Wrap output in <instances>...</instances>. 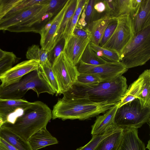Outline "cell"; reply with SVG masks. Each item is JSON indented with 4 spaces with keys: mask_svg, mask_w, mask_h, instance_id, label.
<instances>
[{
    "mask_svg": "<svg viewBox=\"0 0 150 150\" xmlns=\"http://www.w3.org/2000/svg\"><path fill=\"white\" fill-rule=\"evenodd\" d=\"M123 129L119 128L103 139L94 150H118L121 142Z\"/></svg>",
    "mask_w": 150,
    "mask_h": 150,
    "instance_id": "22",
    "label": "cell"
},
{
    "mask_svg": "<svg viewBox=\"0 0 150 150\" xmlns=\"http://www.w3.org/2000/svg\"><path fill=\"white\" fill-rule=\"evenodd\" d=\"M106 7V13L112 17H116L117 5L115 0H103Z\"/></svg>",
    "mask_w": 150,
    "mask_h": 150,
    "instance_id": "39",
    "label": "cell"
},
{
    "mask_svg": "<svg viewBox=\"0 0 150 150\" xmlns=\"http://www.w3.org/2000/svg\"><path fill=\"white\" fill-rule=\"evenodd\" d=\"M32 150H38L47 146L57 144L58 141L47 130L46 126L33 134L28 140Z\"/></svg>",
    "mask_w": 150,
    "mask_h": 150,
    "instance_id": "18",
    "label": "cell"
},
{
    "mask_svg": "<svg viewBox=\"0 0 150 150\" xmlns=\"http://www.w3.org/2000/svg\"><path fill=\"white\" fill-rule=\"evenodd\" d=\"M70 0H68L60 11L47 23L40 31V45L41 48L48 52L54 47V40Z\"/></svg>",
    "mask_w": 150,
    "mask_h": 150,
    "instance_id": "11",
    "label": "cell"
},
{
    "mask_svg": "<svg viewBox=\"0 0 150 150\" xmlns=\"http://www.w3.org/2000/svg\"><path fill=\"white\" fill-rule=\"evenodd\" d=\"M18 59L13 52L6 51L5 56L0 60V76L12 67Z\"/></svg>",
    "mask_w": 150,
    "mask_h": 150,
    "instance_id": "31",
    "label": "cell"
},
{
    "mask_svg": "<svg viewBox=\"0 0 150 150\" xmlns=\"http://www.w3.org/2000/svg\"><path fill=\"white\" fill-rule=\"evenodd\" d=\"M6 53V51H4L0 48V60L5 56Z\"/></svg>",
    "mask_w": 150,
    "mask_h": 150,
    "instance_id": "44",
    "label": "cell"
},
{
    "mask_svg": "<svg viewBox=\"0 0 150 150\" xmlns=\"http://www.w3.org/2000/svg\"><path fill=\"white\" fill-rule=\"evenodd\" d=\"M52 118V111L43 102L37 101L23 110V114L14 122H6L2 126L9 129L27 141L35 132L46 126Z\"/></svg>",
    "mask_w": 150,
    "mask_h": 150,
    "instance_id": "3",
    "label": "cell"
},
{
    "mask_svg": "<svg viewBox=\"0 0 150 150\" xmlns=\"http://www.w3.org/2000/svg\"><path fill=\"white\" fill-rule=\"evenodd\" d=\"M117 103L104 114L97 117L92 126L91 134L92 135L108 133L119 128L115 125L114 122L115 115L118 108Z\"/></svg>",
    "mask_w": 150,
    "mask_h": 150,
    "instance_id": "15",
    "label": "cell"
},
{
    "mask_svg": "<svg viewBox=\"0 0 150 150\" xmlns=\"http://www.w3.org/2000/svg\"><path fill=\"white\" fill-rule=\"evenodd\" d=\"M78 69L79 73L92 74L99 77L103 81L110 80L122 75L127 69L121 62L106 63L93 65L80 61Z\"/></svg>",
    "mask_w": 150,
    "mask_h": 150,
    "instance_id": "10",
    "label": "cell"
},
{
    "mask_svg": "<svg viewBox=\"0 0 150 150\" xmlns=\"http://www.w3.org/2000/svg\"><path fill=\"white\" fill-rule=\"evenodd\" d=\"M79 18L74 14L69 21L63 34V38L65 41L73 35L74 29L77 23Z\"/></svg>",
    "mask_w": 150,
    "mask_h": 150,
    "instance_id": "37",
    "label": "cell"
},
{
    "mask_svg": "<svg viewBox=\"0 0 150 150\" xmlns=\"http://www.w3.org/2000/svg\"><path fill=\"white\" fill-rule=\"evenodd\" d=\"M23 99L0 98V115L7 120L8 117L18 109L24 110L31 104Z\"/></svg>",
    "mask_w": 150,
    "mask_h": 150,
    "instance_id": "20",
    "label": "cell"
},
{
    "mask_svg": "<svg viewBox=\"0 0 150 150\" xmlns=\"http://www.w3.org/2000/svg\"><path fill=\"white\" fill-rule=\"evenodd\" d=\"M132 20L134 34L150 26V0H142L137 14Z\"/></svg>",
    "mask_w": 150,
    "mask_h": 150,
    "instance_id": "17",
    "label": "cell"
},
{
    "mask_svg": "<svg viewBox=\"0 0 150 150\" xmlns=\"http://www.w3.org/2000/svg\"><path fill=\"white\" fill-rule=\"evenodd\" d=\"M94 8L96 11L100 13L103 12L105 11L106 9L105 5L103 1L97 2L94 5Z\"/></svg>",
    "mask_w": 150,
    "mask_h": 150,
    "instance_id": "42",
    "label": "cell"
},
{
    "mask_svg": "<svg viewBox=\"0 0 150 150\" xmlns=\"http://www.w3.org/2000/svg\"><path fill=\"white\" fill-rule=\"evenodd\" d=\"M52 69L58 88L56 94L67 91L77 80L79 74L76 66L73 64L63 52L52 63Z\"/></svg>",
    "mask_w": 150,
    "mask_h": 150,
    "instance_id": "8",
    "label": "cell"
},
{
    "mask_svg": "<svg viewBox=\"0 0 150 150\" xmlns=\"http://www.w3.org/2000/svg\"><path fill=\"white\" fill-rule=\"evenodd\" d=\"M90 44L91 47L97 54L106 61L110 62H120V56L117 52L104 48L91 42Z\"/></svg>",
    "mask_w": 150,
    "mask_h": 150,
    "instance_id": "29",
    "label": "cell"
},
{
    "mask_svg": "<svg viewBox=\"0 0 150 150\" xmlns=\"http://www.w3.org/2000/svg\"><path fill=\"white\" fill-rule=\"evenodd\" d=\"M77 81L82 83L92 85H97L103 81L96 74L80 73L78 76Z\"/></svg>",
    "mask_w": 150,
    "mask_h": 150,
    "instance_id": "34",
    "label": "cell"
},
{
    "mask_svg": "<svg viewBox=\"0 0 150 150\" xmlns=\"http://www.w3.org/2000/svg\"><path fill=\"white\" fill-rule=\"evenodd\" d=\"M118 150H146L144 143L138 136V129H123L122 138Z\"/></svg>",
    "mask_w": 150,
    "mask_h": 150,
    "instance_id": "16",
    "label": "cell"
},
{
    "mask_svg": "<svg viewBox=\"0 0 150 150\" xmlns=\"http://www.w3.org/2000/svg\"><path fill=\"white\" fill-rule=\"evenodd\" d=\"M6 122H7V120L0 115V129L3 125Z\"/></svg>",
    "mask_w": 150,
    "mask_h": 150,
    "instance_id": "43",
    "label": "cell"
},
{
    "mask_svg": "<svg viewBox=\"0 0 150 150\" xmlns=\"http://www.w3.org/2000/svg\"><path fill=\"white\" fill-rule=\"evenodd\" d=\"M118 128L117 129H118ZM115 130L101 134L92 135L90 141L84 146L77 148L76 150H94L99 142L103 139L110 135Z\"/></svg>",
    "mask_w": 150,
    "mask_h": 150,
    "instance_id": "33",
    "label": "cell"
},
{
    "mask_svg": "<svg viewBox=\"0 0 150 150\" xmlns=\"http://www.w3.org/2000/svg\"><path fill=\"white\" fill-rule=\"evenodd\" d=\"M77 0H70L68 7L65 14L54 40V47L63 38V34L69 21L74 14Z\"/></svg>",
    "mask_w": 150,
    "mask_h": 150,
    "instance_id": "24",
    "label": "cell"
},
{
    "mask_svg": "<svg viewBox=\"0 0 150 150\" xmlns=\"http://www.w3.org/2000/svg\"><path fill=\"white\" fill-rule=\"evenodd\" d=\"M0 150H2L0 148Z\"/></svg>",
    "mask_w": 150,
    "mask_h": 150,
    "instance_id": "46",
    "label": "cell"
},
{
    "mask_svg": "<svg viewBox=\"0 0 150 150\" xmlns=\"http://www.w3.org/2000/svg\"><path fill=\"white\" fill-rule=\"evenodd\" d=\"M146 148H147L149 149V150H150V140L149 141L146 147Z\"/></svg>",
    "mask_w": 150,
    "mask_h": 150,
    "instance_id": "45",
    "label": "cell"
},
{
    "mask_svg": "<svg viewBox=\"0 0 150 150\" xmlns=\"http://www.w3.org/2000/svg\"><path fill=\"white\" fill-rule=\"evenodd\" d=\"M90 42V38L84 39L71 36L65 41L63 52L74 65L79 63L86 46Z\"/></svg>",
    "mask_w": 150,
    "mask_h": 150,
    "instance_id": "13",
    "label": "cell"
},
{
    "mask_svg": "<svg viewBox=\"0 0 150 150\" xmlns=\"http://www.w3.org/2000/svg\"><path fill=\"white\" fill-rule=\"evenodd\" d=\"M117 5L116 17L124 14L130 15L131 13V0H115Z\"/></svg>",
    "mask_w": 150,
    "mask_h": 150,
    "instance_id": "35",
    "label": "cell"
},
{
    "mask_svg": "<svg viewBox=\"0 0 150 150\" xmlns=\"http://www.w3.org/2000/svg\"><path fill=\"white\" fill-rule=\"evenodd\" d=\"M73 35L83 39L90 38V33L86 27L79 25L78 23L74 29Z\"/></svg>",
    "mask_w": 150,
    "mask_h": 150,
    "instance_id": "38",
    "label": "cell"
},
{
    "mask_svg": "<svg viewBox=\"0 0 150 150\" xmlns=\"http://www.w3.org/2000/svg\"><path fill=\"white\" fill-rule=\"evenodd\" d=\"M116 104L95 102L84 98L63 97L54 106L52 118L84 120L105 113Z\"/></svg>",
    "mask_w": 150,
    "mask_h": 150,
    "instance_id": "2",
    "label": "cell"
},
{
    "mask_svg": "<svg viewBox=\"0 0 150 150\" xmlns=\"http://www.w3.org/2000/svg\"><path fill=\"white\" fill-rule=\"evenodd\" d=\"M143 82V76L142 73L138 79L127 88L125 94L117 103L118 108L138 98L141 92Z\"/></svg>",
    "mask_w": 150,
    "mask_h": 150,
    "instance_id": "23",
    "label": "cell"
},
{
    "mask_svg": "<svg viewBox=\"0 0 150 150\" xmlns=\"http://www.w3.org/2000/svg\"><path fill=\"white\" fill-rule=\"evenodd\" d=\"M112 17L106 13L100 18L93 21L85 27L90 32L91 42L99 45L105 29Z\"/></svg>",
    "mask_w": 150,
    "mask_h": 150,
    "instance_id": "19",
    "label": "cell"
},
{
    "mask_svg": "<svg viewBox=\"0 0 150 150\" xmlns=\"http://www.w3.org/2000/svg\"><path fill=\"white\" fill-rule=\"evenodd\" d=\"M87 0H77V6L74 15L80 17L85 7Z\"/></svg>",
    "mask_w": 150,
    "mask_h": 150,
    "instance_id": "40",
    "label": "cell"
},
{
    "mask_svg": "<svg viewBox=\"0 0 150 150\" xmlns=\"http://www.w3.org/2000/svg\"><path fill=\"white\" fill-rule=\"evenodd\" d=\"M0 138L18 150H32L27 141L4 127L0 129Z\"/></svg>",
    "mask_w": 150,
    "mask_h": 150,
    "instance_id": "21",
    "label": "cell"
},
{
    "mask_svg": "<svg viewBox=\"0 0 150 150\" xmlns=\"http://www.w3.org/2000/svg\"><path fill=\"white\" fill-rule=\"evenodd\" d=\"M65 41L63 38L55 45L53 49L49 52L48 60L52 63L54 60L63 52Z\"/></svg>",
    "mask_w": 150,
    "mask_h": 150,
    "instance_id": "36",
    "label": "cell"
},
{
    "mask_svg": "<svg viewBox=\"0 0 150 150\" xmlns=\"http://www.w3.org/2000/svg\"><path fill=\"white\" fill-rule=\"evenodd\" d=\"M127 88V79L121 75L95 85L77 81L70 89L63 94L65 98H84L95 102L116 104L123 96Z\"/></svg>",
    "mask_w": 150,
    "mask_h": 150,
    "instance_id": "1",
    "label": "cell"
},
{
    "mask_svg": "<svg viewBox=\"0 0 150 150\" xmlns=\"http://www.w3.org/2000/svg\"><path fill=\"white\" fill-rule=\"evenodd\" d=\"M150 58V26L134 34L123 49L120 62L128 69L143 65Z\"/></svg>",
    "mask_w": 150,
    "mask_h": 150,
    "instance_id": "4",
    "label": "cell"
},
{
    "mask_svg": "<svg viewBox=\"0 0 150 150\" xmlns=\"http://www.w3.org/2000/svg\"><path fill=\"white\" fill-rule=\"evenodd\" d=\"M150 117V107L142 108L137 98L118 108L114 122L117 127L122 129H138L149 122Z\"/></svg>",
    "mask_w": 150,
    "mask_h": 150,
    "instance_id": "5",
    "label": "cell"
},
{
    "mask_svg": "<svg viewBox=\"0 0 150 150\" xmlns=\"http://www.w3.org/2000/svg\"><path fill=\"white\" fill-rule=\"evenodd\" d=\"M39 65L40 69L46 80L56 94L58 91V88L52 70V63L47 60Z\"/></svg>",
    "mask_w": 150,
    "mask_h": 150,
    "instance_id": "27",
    "label": "cell"
},
{
    "mask_svg": "<svg viewBox=\"0 0 150 150\" xmlns=\"http://www.w3.org/2000/svg\"><path fill=\"white\" fill-rule=\"evenodd\" d=\"M97 1V0H87L86 3L83 10L81 17L77 23L79 25L85 27L95 21L94 18L96 11L94 6Z\"/></svg>",
    "mask_w": 150,
    "mask_h": 150,
    "instance_id": "26",
    "label": "cell"
},
{
    "mask_svg": "<svg viewBox=\"0 0 150 150\" xmlns=\"http://www.w3.org/2000/svg\"><path fill=\"white\" fill-rule=\"evenodd\" d=\"M142 73L143 84L138 99L142 108H144L150 107V70L146 69Z\"/></svg>",
    "mask_w": 150,
    "mask_h": 150,
    "instance_id": "25",
    "label": "cell"
},
{
    "mask_svg": "<svg viewBox=\"0 0 150 150\" xmlns=\"http://www.w3.org/2000/svg\"><path fill=\"white\" fill-rule=\"evenodd\" d=\"M45 4L35 5L5 15L0 21V30H6L9 27L33 16L42 9Z\"/></svg>",
    "mask_w": 150,
    "mask_h": 150,
    "instance_id": "14",
    "label": "cell"
},
{
    "mask_svg": "<svg viewBox=\"0 0 150 150\" xmlns=\"http://www.w3.org/2000/svg\"><path fill=\"white\" fill-rule=\"evenodd\" d=\"M80 61L93 65L102 64L108 62L97 54L91 47L90 42L85 49Z\"/></svg>",
    "mask_w": 150,
    "mask_h": 150,
    "instance_id": "30",
    "label": "cell"
},
{
    "mask_svg": "<svg viewBox=\"0 0 150 150\" xmlns=\"http://www.w3.org/2000/svg\"><path fill=\"white\" fill-rule=\"evenodd\" d=\"M117 24L113 33L101 47L117 53L120 58L122 52L134 35L130 16L124 14L116 17Z\"/></svg>",
    "mask_w": 150,
    "mask_h": 150,
    "instance_id": "9",
    "label": "cell"
},
{
    "mask_svg": "<svg viewBox=\"0 0 150 150\" xmlns=\"http://www.w3.org/2000/svg\"><path fill=\"white\" fill-rule=\"evenodd\" d=\"M39 67V64L35 60H28L22 62L0 76V85L5 86L17 82L24 76Z\"/></svg>",
    "mask_w": 150,
    "mask_h": 150,
    "instance_id": "12",
    "label": "cell"
},
{
    "mask_svg": "<svg viewBox=\"0 0 150 150\" xmlns=\"http://www.w3.org/2000/svg\"><path fill=\"white\" fill-rule=\"evenodd\" d=\"M42 87L41 79L36 72L33 71L24 76L17 82L5 86L0 84V98L21 99L29 90L38 93Z\"/></svg>",
    "mask_w": 150,
    "mask_h": 150,
    "instance_id": "7",
    "label": "cell"
},
{
    "mask_svg": "<svg viewBox=\"0 0 150 150\" xmlns=\"http://www.w3.org/2000/svg\"><path fill=\"white\" fill-rule=\"evenodd\" d=\"M49 52L40 48L38 45H34L28 48L26 56L28 60H35L40 64L48 60Z\"/></svg>",
    "mask_w": 150,
    "mask_h": 150,
    "instance_id": "28",
    "label": "cell"
},
{
    "mask_svg": "<svg viewBox=\"0 0 150 150\" xmlns=\"http://www.w3.org/2000/svg\"><path fill=\"white\" fill-rule=\"evenodd\" d=\"M0 148L2 150H18L1 138H0Z\"/></svg>",
    "mask_w": 150,
    "mask_h": 150,
    "instance_id": "41",
    "label": "cell"
},
{
    "mask_svg": "<svg viewBox=\"0 0 150 150\" xmlns=\"http://www.w3.org/2000/svg\"><path fill=\"white\" fill-rule=\"evenodd\" d=\"M117 24V17H112L109 20L104 32L99 45L102 47L113 33Z\"/></svg>",
    "mask_w": 150,
    "mask_h": 150,
    "instance_id": "32",
    "label": "cell"
},
{
    "mask_svg": "<svg viewBox=\"0 0 150 150\" xmlns=\"http://www.w3.org/2000/svg\"><path fill=\"white\" fill-rule=\"evenodd\" d=\"M62 0H50L33 16L8 28L6 30L17 33L33 32L39 33L43 27L61 9Z\"/></svg>",
    "mask_w": 150,
    "mask_h": 150,
    "instance_id": "6",
    "label": "cell"
}]
</instances>
